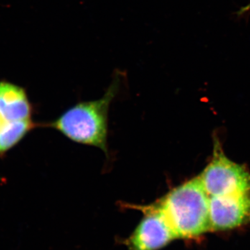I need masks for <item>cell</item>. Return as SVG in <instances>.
<instances>
[{
    "instance_id": "cell-1",
    "label": "cell",
    "mask_w": 250,
    "mask_h": 250,
    "mask_svg": "<svg viewBox=\"0 0 250 250\" xmlns=\"http://www.w3.org/2000/svg\"><path fill=\"white\" fill-rule=\"evenodd\" d=\"M152 205L177 238L192 239L210 231L209 196L199 177L174 188Z\"/></svg>"
},
{
    "instance_id": "cell-2",
    "label": "cell",
    "mask_w": 250,
    "mask_h": 250,
    "mask_svg": "<svg viewBox=\"0 0 250 250\" xmlns=\"http://www.w3.org/2000/svg\"><path fill=\"white\" fill-rule=\"evenodd\" d=\"M113 83L101 99L77 104L47 125L67 139L107 152L108 113L118 90Z\"/></svg>"
},
{
    "instance_id": "cell-3",
    "label": "cell",
    "mask_w": 250,
    "mask_h": 250,
    "mask_svg": "<svg viewBox=\"0 0 250 250\" xmlns=\"http://www.w3.org/2000/svg\"><path fill=\"white\" fill-rule=\"evenodd\" d=\"M199 178L209 197L250 192L249 171L227 157L218 143L215 144L211 161Z\"/></svg>"
},
{
    "instance_id": "cell-4",
    "label": "cell",
    "mask_w": 250,
    "mask_h": 250,
    "mask_svg": "<svg viewBox=\"0 0 250 250\" xmlns=\"http://www.w3.org/2000/svg\"><path fill=\"white\" fill-rule=\"evenodd\" d=\"M144 213L137 228L126 240L128 250H159L177 239L160 212L152 205L140 207Z\"/></svg>"
},
{
    "instance_id": "cell-5",
    "label": "cell",
    "mask_w": 250,
    "mask_h": 250,
    "mask_svg": "<svg viewBox=\"0 0 250 250\" xmlns=\"http://www.w3.org/2000/svg\"><path fill=\"white\" fill-rule=\"evenodd\" d=\"M210 230L225 231L250 223V192L209 197Z\"/></svg>"
},
{
    "instance_id": "cell-6",
    "label": "cell",
    "mask_w": 250,
    "mask_h": 250,
    "mask_svg": "<svg viewBox=\"0 0 250 250\" xmlns=\"http://www.w3.org/2000/svg\"><path fill=\"white\" fill-rule=\"evenodd\" d=\"M32 111L24 88L7 81H0V116L3 121L31 119Z\"/></svg>"
},
{
    "instance_id": "cell-7",
    "label": "cell",
    "mask_w": 250,
    "mask_h": 250,
    "mask_svg": "<svg viewBox=\"0 0 250 250\" xmlns=\"http://www.w3.org/2000/svg\"><path fill=\"white\" fill-rule=\"evenodd\" d=\"M39 126L31 119L18 121H3L0 126V157L15 146L29 132Z\"/></svg>"
},
{
    "instance_id": "cell-8",
    "label": "cell",
    "mask_w": 250,
    "mask_h": 250,
    "mask_svg": "<svg viewBox=\"0 0 250 250\" xmlns=\"http://www.w3.org/2000/svg\"><path fill=\"white\" fill-rule=\"evenodd\" d=\"M250 10V4L247 5V6H243L242 7L241 9L238 11V15H242L246 14V13L249 11Z\"/></svg>"
},
{
    "instance_id": "cell-9",
    "label": "cell",
    "mask_w": 250,
    "mask_h": 250,
    "mask_svg": "<svg viewBox=\"0 0 250 250\" xmlns=\"http://www.w3.org/2000/svg\"><path fill=\"white\" fill-rule=\"evenodd\" d=\"M3 120L1 119V116H0V126H1V124H2Z\"/></svg>"
}]
</instances>
